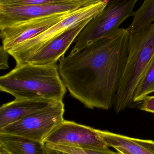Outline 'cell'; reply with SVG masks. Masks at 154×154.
<instances>
[{
  "label": "cell",
  "instance_id": "1",
  "mask_svg": "<svg viewBox=\"0 0 154 154\" xmlns=\"http://www.w3.org/2000/svg\"><path fill=\"white\" fill-rule=\"evenodd\" d=\"M130 31L119 28L74 54L63 55L58 70L70 95L86 107L109 109L127 57Z\"/></svg>",
  "mask_w": 154,
  "mask_h": 154
},
{
  "label": "cell",
  "instance_id": "2",
  "mask_svg": "<svg viewBox=\"0 0 154 154\" xmlns=\"http://www.w3.org/2000/svg\"><path fill=\"white\" fill-rule=\"evenodd\" d=\"M0 90L15 99L63 101L67 88L56 64L39 66L25 63L16 66L0 78Z\"/></svg>",
  "mask_w": 154,
  "mask_h": 154
},
{
  "label": "cell",
  "instance_id": "3",
  "mask_svg": "<svg viewBox=\"0 0 154 154\" xmlns=\"http://www.w3.org/2000/svg\"><path fill=\"white\" fill-rule=\"evenodd\" d=\"M154 57V22L130 32L127 57L115 97L117 113L132 105L137 86Z\"/></svg>",
  "mask_w": 154,
  "mask_h": 154
},
{
  "label": "cell",
  "instance_id": "4",
  "mask_svg": "<svg viewBox=\"0 0 154 154\" xmlns=\"http://www.w3.org/2000/svg\"><path fill=\"white\" fill-rule=\"evenodd\" d=\"M138 1L109 0L104 10L91 19L80 32L70 54L77 53L117 31L124 21L134 16V8Z\"/></svg>",
  "mask_w": 154,
  "mask_h": 154
},
{
  "label": "cell",
  "instance_id": "5",
  "mask_svg": "<svg viewBox=\"0 0 154 154\" xmlns=\"http://www.w3.org/2000/svg\"><path fill=\"white\" fill-rule=\"evenodd\" d=\"M108 1L104 0L79 8L38 36L15 46L7 52L15 60L16 66L23 65L30 55L48 42L82 21L93 18L99 14Z\"/></svg>",
  "mask_w": 154,
  "mask_h": 154
},
{
  "label": "cell",
  "instance_id": "6",
  "mask_svg": "<svg viewBox=\"0 0 154 154\" xmlns=\"http://www.w3.org/2000/svg\"><path fill=\"white\" fill-rule=\"evenodd\" d=\"M63 101L0 129V134L13 135L44 143L49 134L64 120Z\"/></svg>",
  "mask_w": 154,
  "mask_h": 154
},
{
  "label": "cell",
  "instance_id": "7",
  "mask_svg": "<svg viewBox=\"0 0 154 154\" xmlns=\"http://www.w3.org/2000/svg\"><path fill=\"white\" fill-rule=\"evenodd\" d=\"M44 143L85 149H108L102 130L64 119L47 137Z\"/></svg>",
  "mask_w": 154,
  "mask_h": 154
},
{
  "label": "cell",
  "instance_id": "8",
  "mask_svg": "<svg viewBox=\"0 0 154 154\" xmlns=\"http://www.w3.org/2000/svg\"><path fill=\"white\" fill-rule=\"evenodd\" d=\"M75 11L33 18L0 27L2 46L5 51H8L15 46L38 36L69 16Z\"/></svg>",
  "mask_w": 154,
  "mask_h": 154
},
{
  "label": "cell",
  "instance_id": "9",
  "mask_svg": "<svg viewBox=\"0 0 154 154\" xmlns=\"http://www.w3.org/2000/svg\"><path fill=\"white\" fill-rule=\"evenodd\" d=\"M92 19L82 21L48 42L30 55L24 64L29 63L39 66L56 64Z\"/></svg>",
  "mask_w": 154,
  "mask_h": 154
},
{
  "label": "cell",
  "instance_id": "10",
  "mask_svg": "<svg viewBox=\"0 0 154 154\" xmlns=\"http://www.w3.org/2000/svg\"><path fill=\"white\" fill-rule=\"evenodd\" d=\"M83 6L73 4L0 6V27L33 18L78 10Z\"/></svg>",
  "mask_w": 154,
  "mask_h": 154
},
{
  "label": "cell",
  "instance_id": "11",
  "mask_svg": "<svg viewBox=\"0 0 154 154\" xmlns=\"http://www.w3.org/2000/svg\"><path fill=\"white\" fill-rule=\"evenodd\" d=\"M58 102L48 99H15L3 104L0 108V129L43 111Z\"/></svg>",
  "mask_w": 154,
  "mask_h": 154
},
{
  "label": "cell",
  "instance_id": "12",
  "mask_svg": "<svg viewBox=\"0 0 154 154\" xmlns=\"http://www.w3.org/2000/svg\"><path fill=\"white\" fill-rule=\"evenodd\" d=\"M108 147L128 154H154V141L133 138L102 130Z\"/></svg>",
  "mask_w": 154,
  "mask_h": 154
},
{
  "label": "cell",
  "instance_id": "13",
  "mask_svg": "<svg viewBox=\"0 0 154 154\" xmlns=\"http://www.w3.org/2000/svg\"><path fill=\"white\" fill-rule=\"evenodd\" d=\"M0 144L11 154H48L44 143L18 136L0 134Z\"/></svg>",
  "mask_w": 154,
  "mask_h": 154
},
{
  "label": "cell",
  "instance_id": "14",
  "mask_svg": "<svg viewBox=\"0 0 154 154\" xmlns=\"http://www.w3.org/2000/svg\"><path fill=\"white\" fill-rule=\"evenodd\" d=\"M154 92V57L138 82L134 94L133 102L143 101L149 94Z\"/></svg>",
  "mask_w": 154,
  "mask_h": 154
},
{
  "label": "cell",
  "instance_id": "15",
  "mask_svg": "<svg viewBox=\"0 0 154 154\" xmlns=\"http://www.w3.org/2000/svg\"><path fill=\"white\" fill-rule=\"evenodd\" d=\"M154 22V0H144L139 9L134 12V19L128 29L130 32Z\"/></svg>",
  "mask_w": 154,
  "mask_h": 154
},
{
  "label": "cell",
  "instance_id": "16",
  "mask_svg": "<svg viewBox=\"0 0 154 154\" xmlns=\"http://www.w3.org/2000/svg\"><path fill=\"white\" fill-rule=\"evenodd\" d=\"M45 146L55 150L62 151L71 154H122L119 152H113L109 149H85L60 145L52 144L45 143Z\"/></svg>",
  "mask_w": 154,
  "mask_h": 154
},
{
  "label": "cell",
  "instance_id": "17",
  "mask_svg": "<svg viewBox=\"0 0 154 154\" xmlns=\"http://www.w3.org/2000/svg\"><path fill=\"white\" fill-rule=\"evenodd\" d=\"M49 4H76L70 0H0V6H18Z\"/></svg>",
  "mask_w": 154,
  "mask_h": 154
},
{
  "label": "cell",
  "instance_id": "18",
  "mask_svg": "<svg viewBox=\"0 0 154 154\" xmlns=\"http://www.w3.org/2000/svg\"><path fill=\"white\" fill-rule=\"evenodd\" d=\"M140 109L154 114V96H147L143 101Z\"/></svg>",
  "mask_w": 154,
  "mask_h": 154
},
{
  "label": "cell",
  "instance_id": "19",
  "mask_svg": "<svg viewBox=\"0 0 154 154\" xmlns=\"http://www.w3.org/2000/svg\"><path fill=\"white\" fill-rule=\"evenodd\" d=\"M9 54L1 46L0 48V69L5 70L9 68L8 65V58Z\"/></svg>",
  "mask_w": 154,
  "mask_h": 154
},
{
  "label": "cell",
  "instance_id": "20",
  "mask_svg": "<svg viewBox=\"0 0 154 154\" xmlns=\"http://www.w3.org/2000/svg\"><path fill=\"white\" fill-rule=\"evenodd\" d=\"M76 4L80 5L83 7L88 6L90 5L96 3L104 0H70Z\"/></svg>",
  "mask_w": 154,
  "mask_h": 154
},
{
  "label": "cell",
  "instance_id": "21",
  "mask_svg": "<svg viewBox=\"0 0 154 154\" xmlns=\"http://www.w3.org/2000/svg\"><path fill=\"white\" fill-rule=\"evenodd\" d=\"M46 147L47 148V151H48V154H71L62 152V151H58V150L52 149V148H49V147H47V146H46Z\"/></svg>",
  "mask_w": 154,
  "mask_h": 154
},
{
  "label": "cell",
  "instance_id": "22",
  "mask_svg": "<svg viewBox=\"0 0 154 154\" xmlns=\"http://www.w3.org/2000/svg\"><path fill=\"white\" fill-rule=\"evenodd\" d=\"M0 154H11L4 147H3L2 145L0 144Z\"/></svg>",
  "mask_w": 154,
  "mask_h": 154
},
{
  "label": "cell",
  "instance_id": "23",
  "mask_svg": "<svg viewBox=\"0 0 154 154\" xmlns=\"http://www.w3.org/2000/svg\"><path fill=\"white\" fill-rule=\"evenodd\" d=\"M121 153V152H120ZM122 153V154H127V153Z\"/></svg>",
  "mask_w": 154,
  "mask_h": 154
}]
</instances>
